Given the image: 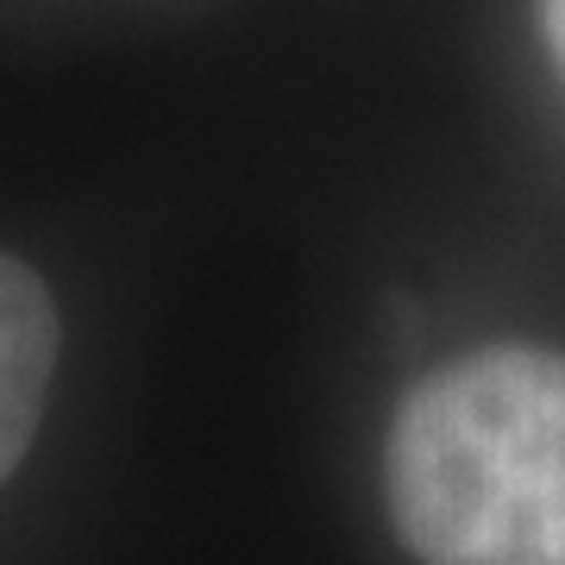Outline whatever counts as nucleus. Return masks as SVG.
Instances as JSON below:
<instances>
[{
	"label": "nucleus",
	"mask_w": 565,
	"mask_h": 565,
	"mask_svg": "<svg viewBox=\"0 0 565 565\" xmlns=\"http://www.w3.org/2000/svg\"><path fill=\"white\" fill-rule=\"evenodd\" d=\"M384 471L422 565H565V352L440 364L396 408Z\"/></svg>",
	"instance_id": "nucleus-1"
},
{
	"label": "nucleus",
	"mask_w": 565,
	"mask_h": 565,
	"mask_svg": "<svg viewBox=\"0 0 565 565\" xmlns=\"http://www.w3.org/2000/svg\"><path fill=\"white\" fill-rule=\"evenodd\" d=\"M57 340V302L39 282V270L0 252V484L13 478V465L25 459V446L44 422Z\"/></svg>",
	"instance_id": "nucleus-2"
},
{
	"label": "nucleus",
	"mask_w": 565,
	"mask_h": 565,
	"mask_svg": "<svg viewBox=\"0 0 565 565\" xmlns=\"http://www.w3.org/2000/svg\"><path fill=\"white\" fill-rule=\"evenodd\" d=\"M541 32H546V44H553V57H559V70H565V0H541Z\"/></svg>",
	"instance_id": "nucleus-3"
}]
</instances>
